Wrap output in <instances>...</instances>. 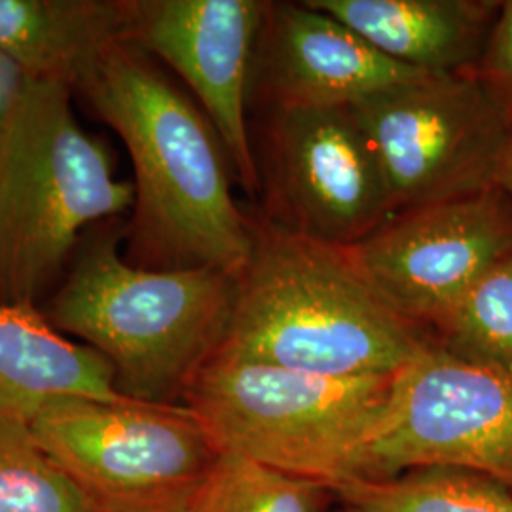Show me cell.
<instances>
[{
  "mask_svg": "<svg viewBox=\"0 0 512 512\" xmlns=\"http://www.w3.org/2000/svg\"><path fill=\"white\" fill-rule=\"evenodd\" d=\"M425 74L380 54L310 0L266 2L249 105L264 110L353 107Z\"/></svg>",
  "mask_w": 512,
  "mask_h": 512,
  "instance_id": "7c38bea8",
  "label": "cell"
},
{
  "mask_svg": "<svg viewBox=\"0 0 512 512\" xmlns=\"http://www.w3.org/2000/svg\"><path fill=\"white\" fill-rule=\"evenodd\" d=\"M266 0H133L131 42L177 74L228 152L234 177L258 196L249 84Z\"/></svg>",
  "mask_w": 512,
  "mask_h": 512,
  "instance_id": "8fae6325",
  "label": "cell"
},
{
  "mask_svg": "<svg viewBox=\"0 0 512 512\" xmlns=\"http://www.w3.org/2000/svg\"><path fill=\"white\" fill-rule=\"evenodd\" d=\"M395 374L332 378L217 351L184 406L220 454L255 461L334 492L363 478V454L384 418Z\"/></svg>",
  "mask_w": 512,
  "mask_h": 512,
  "instance_id": "5b68a950",
  "label": "cell"
},
{
  "mask_svg": "<svg viewBox=\"0 0 512 512\" xmlns=\"http://www.w3.org/2000/svg\"><path fill=\"white\" fill-rule=\"evenodd\" d=\"M391 310L431 330L480 275L512 253V202L490 188L406 209L348 249Z\"/></svg>",
  "mask_w": 512,
  "mask_h": 512,
  "instance_id": "30bf717a",
  "label": "cell"
},
{
  "mask_svg": "<svg viewBox=\"0 0 512 512\" xmlns=\"http://www.w3.org/2000/svg\"><path fill=\"white\" fill-rule=\"evenodd\" d=\"M431 336L374 293L348 249L253 219L219 351L332 378L391 376Z\"/></svg>",
  "mask_w": 512,
  "mask_h": 512,
  "instance_id": "7a4b0ae2",
  "label": "cell"
},
{
  "mask_svg": "<svg viewBox=\"0 0 512 512\" xmlns=\"http://www.w3.org/2000/svg\"><path fill=\"white\" fill-rule=\"evenodd\" d=\"M368 512H512V490L465 469L427 467L391 478H355L334 490Z\"/></svg>",
  "mask_w": 512,
  "mask_h": 512,
  "instance_id": "2e32d148",
  "label": "cell"
},
{
  "mask_svg": "<svg viewBox=\"0 0 512 512\" xmlns=\"http://www.w3.org/2000/svg\"><path fill=\"white\" fill-rule=\"evenodd\" d=\"M349 512H368V511H363V509H357V507H351V511Z\"/></svg>",
  "mask_w": 512,
  "mask_h": 512,
  "instance_id": "603a6c76",
  "label": "cell"
},
{
  "mask_svg": "<svg viewBox=\"0 0 512 512\" xmlns=\"http://www.w3.org/2000/svg\"><path fill=\"white\" fill-rule=\"evenodd\" d=\"M0 512H99L38 442L31 425L0 418Z\"/></svg>",
  "mask_w": 512,
  "mask_h": 512,
  "instance_id": "ac0fdd59",
  "label": "cell"
},
{
  "mask_svg": "<svg viewBox=\"0 0 512 512\" xmlns=\"http://www.w3.org/2000/svg\"><path fill=\"white\" fill-rule=\"evenodd\" d=\"M431 332L459 357L512 372V253L480 275Z\"/></svg>",
  "mask_w": 512,
  "mask_h": 512,
  "instance_id": "e0dca14e",
  "label": "cell"
},
{
  "mask_svg": "<svg viewBox=\"0 0 512 512\" xmlns=\"http://www.w3.org/2000/svg\"><path fill=\"white\" fill-rule=\"evenodd\" d=\"M380 54L429 74L471 73L501 2L486 0H310Z\"/></svg>",
  "mask_w": 512,
  "mask_h": 512,
  "instance_id": "9a60e30c",
  "label": "cell"
},
{
  "mask_svg": "<svg viewBox=\"0 0 512 512\" xmlns=\"http://www.w3.org/2000/svg\"><path fill=\"white\" fill-rule=\"evenodd\" d=\"M351 109L380 162L395 213L497 186L512 122L473 71L425 74Z\"/></svg>",
  "mask_w": 512,
  "mask_h": 512,
  "instance_id": "52a82bcc",
  "label": "cell"
},
{
  "mask_svg": "<svg viewBox=\"0 0 512 512\" xmlns=\"http://www.w3.org/2000/svg\"><path fill=\"white\" fill-rule=\"evenodd\" d=\"M73 92L23 80L0 126V302L40 308L84 236L133 205L109 148L78 124Z\"/></svg>",
  "mask_w": 512,
  "mask_h": 512,
  "instance_id": "277c9868",
  "label": "cell"
},
{
  "mask_svg": "<svg viewBox=\"0 0 512 512\" xmlns=\"http://www.w3.org/2000/svg\"><path fill=\"white\" fill-rule=\"evenodd\" d=\"M495 184H497V188H501L511 198L512 202V137L509 139V145L505 148V152H503Z\"/></svg>",
  "mask_w": 512,
  "mask_h": 512,
  "instance_id": "7402d4cb",
  "label": "cell"
},
{
  "mask_svg": "<svg viewBox=\"0 0 512 512\" xmlns=\"http://www.w3.org/2000/svg\"><path fill=\"white\" fill-rule=\"evenodd\" d=\"M131 23L133 0H0V54L23 78L80 95Z\"/></svg>",
  "mask_w": 512,
  "mask_h": 512,
  "instance_id": "4fadbf2b",
  "label": "cell"
},
{
  "mask_svg": "<svg viewBox=\"0 0 512 512\" xmlns=\"http://www.w3.org/2000/svg\"><path fill=\"white\" fill-rule=\"evenodd\" d=\"M114 129L133 165L124 258L145 270L241 274L253 219L232 194V162L198 101L131 40L118 44L80 93Z\"/></svg>",
  "mask_w": 512,
  "mask_h": 512,
  "instance_id": "6da1fadb",
  "label": "cell"
},
{
  "mask_svg": "<svg viewBox=\"0 0 512 512\" xmlns=\"http://www.w3.org/2000/svg\"><path fill=\"white\" fill-rule=\"evenodd\" d=\"M31 429L99 512H186L220 458L184 404L67 401Z\"/></svg>",
  "mask_w": 512,
  "mask_h": 512,
  "instance_id": "8992f818",
  "label": "cell"
},
{
  "mask_svg": "<svg viewBox=\"0 0 512 512\" xmlns=\"http://www.w3.org/2000/svg\"><path fill=\"white\" fill-rule=\"evenodd\" d=\"M473 74L494 95L512 122V0L501 2Z\"/></svg>",
  "mask_w": 512,
  "mask_h": 512,
  "instance_id": "ffe728a7",
  "label": "cell"
},
{
  "mask_svg": "<svg viewBox=\"0 0 512 512\" xmlns=\"http://www.w3.org/2000/svg\"><path fill=\"white\" fill-rule=\"evenodd\" d=\"M114 368L35 306L0 302V418L31 425L67 401H120Z\"/></svg>",
  "mask_w": 512,
  "mask_h": 512,
  "instance_id": "5bb4252c",
  "label": "cell"
},
{
  "mask_svg": "<svg viewBox=\"0 0 512 512\" xmlns=\"http://www.w3.org/2000/svg\"><path fill=\"white\" fill-rule=\"evenodd\" d=\"M327 492L329 488L319 482L220 454L186 512H323Z\"/></svg>",
  "mask_w": 512,
  "mask_h": 512,
  "instance_id": "d6986e66",
  "label": "cell"
},
{
  "mask_svg": "<svg viewBox=\"0 0 512 512\" xmlns=\"http://www.w3.org/2000/svg\"><path fill=\"white\" fill-rule=\"evenodd\" d=\"M260 143L262 217L275 226L349 249L397 215L351 107L264 110Z\"/></svg>",
  "mask_w": 512,
  "mask_h": 512,
  "instance_id": "9c48e42d",
  "label": "cell"
},
{
  "mask_svg": "<svg viewBox=\"0 0 512 512\" xmlns=\"http://www.w3.org/2000/svg\"><path fill=\"white\" fill-rule=\"evenodd\" d=\"M23 80L25 78L19 73L18 67L6 55L0 54V126L18 97Z\"/></svg>",
  "mask_w": 512,
  "mask_h": 512,
  "instance_id": "44dd1931",
  "label": "cell"
},
{
  "mask_svg": "<svg viewBox=\"0 0 512 512\" xmlns=\"http://www.w3.org/2000/svg\"><path fill=\"white\" fill-rule=\"evenodd\" d=\"M465 469L512 490V372L459 357L433 338L393 382L366 444L363 478Z\"/></svg>",
  "mask_w": 512,
  "mask_h": 512,
  "instance_id": "ba28073f",
  "label": "cell"
},
{
  "mask_svg": "<svg viewBox=\"0 0 512 512\" xmlns=\"http://www.w3.org/2000/svg\"><path fill=\"white\" fill-rule=\"evenodd\" d=\"M120 245V219L92 228L42 311L59 332L109 361L122 395L177 404L224 344L238 275L217 268H137Z\"/></svg>",
  "mask_w": 512,
  "mask_h": 512,
  "instance_id": "3957f363",
  "label": "cell"
}]
</instances>
